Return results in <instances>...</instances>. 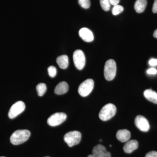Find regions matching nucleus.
Masks as SVG:
<instances>
[{"label":"nucleus","instance_id":"f03ea898","mask_svg":"<svg viewBox=\"0 0 157 157\" xmlns=\"http://www.w3.org/2000/svg\"><path fill=\"white\" fill-rule=\"evenodd\" d=\"M116 111L117 108L115 105L112 104H106L100 111L99 118L103 121L109 120L115 115Z\"/></svg>","mask_w":157,"mask_h":157},{"label":"nucleus","instance_id":"1a4fd4ad","mask_svg":"<svg viewBox=\"0 0 157 157\" xmlns=\"http://www.w3.org/2000/svg\"><path fill=\"white\" fill-rule=\"evenodd\" d=\"M135 124L137 128L143 132H148L150 129V125L146 118L141 115L136 117Z\"/></svg>","mask_w":157,"mask_h":157},{"label":"nucleus","instance_id":"c85d7f7f","mask_svg":"<svg viewBox=\"0 0 157 157\" xmlns=\"http://www.w3.org/2000/svg\"><path fill=\"white\" fill-rule=\"evenodd\" d=\"M87 157H94V156L93 155H88V156Z\"/></svg>","mask_w":157,"mask_h":157},{"label":"nucleus","instance_id":"b1692460","mask_svg":"<svg viewBox=\"0 0 157 157\" xmlns=\"http://www.w3.org/2000/svg\"><path fill=\"white\" fill-rule=\"evenodd\" d=\"M145 157H157V152L151 151L147 154Z\"/></svg>","mask_w":157,"mask_h":157},{"label":"nucleus","instance_id":"9b49d317","mask_svg":"<svg viewBox=\"0 0 157 157\" xmlns=\"http://www.w3.org/2000/svg\"><path fill=\"white\" fill-rule=\"evenodd\" d=\"M79 36L86 42H92L94 39V34L92 31L86 28H83L79 31Z\"/></svg>","mask_w":157,"mask_h":157},{"label":"nucleus","instance_id":"6e6552de","mask_svg":"<svg viewBox=\"0 0 157 157\" xmlns=\"http://www.w3.org/2000/svg\"><path fill=\"white\" fill-rule=\"evenodd\" d=\"M67 116L63 113H56L51 116L47 120V123L50 126L59 125L66 121Z\"/></svg>","mask_w":157,"mask_h":157},{"label":"nucleus","instance_id":"7c9ffc66","mask_svg":"<svg viewBox=\"0 0 157 157\" xmlns=\"http://www.w3.org/2000/svg\"><path fill=\"white\" fill-rule=\"evenodd\" d=\"M50 157L46 156V157Z\"/></svg>","mask_w":157,"mask_h":157},{"label":"nucleus","instance_id":"bb28decb","mask_svg":"<svg viewBox=\"0 0 157 157\" xmlns=\"http://www.w3.org/2000/svg\"><path fill=\"white\" fill-rule=\"evenodd\" d=\"M109 1L111 5L115 6L118 5V3H119L120 0H109Z\"/></svg>","mask_w":157,"mask_h":157},{"label":"nucleus","instance_id":"9d476101","mask_svg":"<svg viewBox=\"0 0 157 157\" xmlns=\"http://www.w3.org/2000/svg\"><path fill=\"white\" fill-rule=\"evenodd\" d=\"M92 155L94 157H111L110 153L107 151L106 147L101 144H98L94 147Z\"/></svg>","mask_w":157,"mask_h":157},{"label":"nucleus","instance_id":"2f4dec72","mask_svg":"<svg viewBox=\"0 0 157 157\" xmlns=\"http://www.w3.org/2000/svg\"></svg>","mask_w":157,"mask_h":157},{"label":"nucleus","instance_id":"f8f14e48","mask_svg":"<svg viewBox=\"0 0 157 157\" xmlns=\"http://www.w3.org/2000/svg\"><path fill=\"white\" fill-rule=\"evenodd\" d=\"M138 147V143L136 140H128L124 145L123 150L127 154L132 153L134 151L137 149Z\"/></svg>","mask_w":157,"mask_h":157},{"label":"nucleus","instance_id":"20e7f679","mask_svg":"<svg viewBox=\"0 0 157 157\" xmlns=\"http://www.w3.org/2000/svg\"><path fill=\"white\" fill-rule=\"evenodd\" d=\"M81 134L78 131L68 132L64 136V140L70 147L78 144L81 141Z\"/></svg>","mask_w":157,"mask_h":157},{"label":"nucleus","instance_id":"412c9836","mask_svg":"<svg viewBox=\"0 0 157 157\" xmlns=\"http://www.w3.org/2000/svg\"><path fill=\"white\" fill-rule=\"evenodd\" d=\"M79 5L85 9H88L90 6V0H78Z\"/></svg>","mask_w":157,"mask_h":157},{"label":"nucleus","instance_id":"dca6fc26","mask_svg":"<svg viewBox=\"0 0 157 157\" xmlns=\"http://www.w3.org/2000/svg\"><path fill=\"white\" fill-rule=\"evenodd\" d=\"M56 63L59 67L62 69H66L69 66V58L67 56H60L56 59Z\"/></svg>","mask_w":157,"mask_h":157},{"label":"nucleus","instance_id":"f3484780","mask_svg":"<svg viewBox=\"0 0 157 157\" xmlns=\"http://www.w3.org/2000/svg\"><path fill=\"white\" fill-rule=\"evenodd\" d=\"M147 5V0H137L135 4V11L138 13L143 12Z\"/></svg>","mask_w":157,"mask_h":157},{"label":"nucleus","instance_id":"4be33fe9","mask_svg":"<svg viewBox=\"0 0 157 157\" xmlns=\"http://www.w3.org/2000/svg\"><path fill=\"white\" fill-rule=\"evenodd\" d=\"M48 75L51 77H54L56 75L57 70L56 68L54 66H50L48 69Z\"/></svg>","mask_w":157,"mask_h":157},{"label":"nucleus","instance_id":"4468645a","mask_svg":"<svg viewBox=\"0 0 157 157\" xmlns=\"http://www.w3.org/2000/svg\"><path fill=\"white\" fill-rule=\"evenodd\" d=\"M69 90V86L66 82H59L55 89V93L57 95H62L67 92Z\"/></svg>","mask_w":157,"mask_h":157},{"label":"nucleus","instance_id":"f257e3e1","mask_svg":"<svg viewBox=\"0 0 157 157\" xmlns=\"http://www.w3.org/2000/svg\"><path fill=\"white\" fill-rule=\"evenodd\" d=\"M30 135V132L28 130H17L11 135L10 141L14 145H19L24 143L28 140Z\"/></svg>","mask_w":157,"mask_h":157},{"label":"nucleus","instance_id":"6ab92c4d","mask_svg":"<svg viewBox=\"0 0 157 157\" xmlns=\"http://www.w3.org/2000/svg\"><path fill=\"white\" fill-rule=\"evenodd\" d=\"M100 4L102 9L105 11H109L111 5L109 0H100Z\"/></svg>","mask_w":157,"mask_h":157},{"label":"nucleus","instance_id":"5701e85b","mask_svg":"<svg viewBox=\"0 0 157 157\" xmlns=\"http://www.w3.org/2000/svg\"><path fill=\"white\" fill-rule=\"evenodd\" d=\"M147 74H150V75H155L157 73V70L155 68H151L148 69L147 71Z\"/></svg>","mask_w":157,"mask_h":157},{"label":"nucleus","instance_id":"a211bd4d","mask_svg":"<svg viewBox=\"0 0 157 157\" xmlns=\"http://www.w3.org/2000/svg\"><path fill=\"white\" fill-rule=\"evenodd\" d=\"M36 89L38 95L39 97L44 95L47 90L46 85L44 83H40L37 85Z\"/></svg>","mask_w":157,"mask_h":157},{"label":"nucleus","instance_id":"c756f323","mask_svg":"<svg viewBox=\"0 0 157 157\" xmlns=\"http://www.w3.org/2000/svg\"><path fill=\"white\" fill-rule=\"evenodd\" d=\"M100 142H101V141H102V139H100Z\"/></svg>","mask_w":157,"mask_h":157},{"label":"nucleus","instance_id":"393cba45","mask_svg":"<svg viewBox=\"0 0 157 157\" xmlns=\"http://www.w3.org/2000/svg\"><path fill=\"white\" fill-rule=\"evenodd\" d=\"M149 64L151 66H156L157 65V59H151L149 61Z\"/></svg>","mask_w":157,"mask_h":157},{"label":"nucleus","instance_id":"cd10ccee","mask_svg":"<svg viewBox=\"0 0 157 157\" xmlns=\"http://www.w3.org/2000/svg\"><path fill=\"white\" fill-rule=\"evenodd\" d=\"M153 36L157 39V29L155 30Z\"/></svg>","mask_w":157,"mask_h":157},{"label":"nucleus","instance_id":"423d86ee","mask_svg":"<svg viewBox=\"0 0 157 157\" xmlns=\"http://www.w3.org/2000/svg\"><path fill=\"white\" fill-rule=\"evenodd\" d=\"M73 60L76 67L78 70H82L86 63L84 52L79 49L75 51L73 54Z\"/></svg>","mask_w":157,"mask_h":157},{"label":"nucleus","instance_id":"a878e982","mask_svg":"<svg viewBox=\"0 0 157 157\" xmlns=\"http://www.w3.org/2000/svg\"><path fill=\"white\" fill-rule=\"evenodd\" d=\"M152 11L154 13H157V0H155L152 7Z\"/></svg>","mask_w":157,"mask_h":157},{"label":"nucleus","instance_id":"2eb2a0df","mask_svg":"<svg viewBox=\"0 0 157 157\" xmlns=\"http://www.w3.org/2000/svg\"><path fill=\"white\" fill-rule=\"evenodd\" d=\"M144 97L149 101L157 104V93L151 89L145 90L144 92Z\"/></svg>","mask_w":157,"mask_h":157},{"label":"nucleus","instance_id":"aec40b11","mask_svg":"<svg viewBox=\"0 0 157 157\" xmlns=\"http://www.w3.org/2000/svg\"><path fill=\"white\" fill-rule=\"evenodd\" d=\"M124 11V8L120 5H116L113 8L112 13L113 15H117L120 14Z\"/></svg>","mask_w":157,"mask_h":157},{"label":"nucleus","instance_id":"39448f33","mask_svg":"<svg viewBox=\"0 0 157 157\" xmlns=\"http://www.w3.org/2000/svg\"><path fill=\"white\" fill-rule=\"evenodd\" d=\"M94 85V83L92 79H86L79 85L78 88V94L82 97L88 96L92 91Z\"/></svg>","mask_w":157,"mask_h":157},{"label":"nucleus","instance_id":"ddd939ff","mask_svg":"<svg viewBox=\"0 0 157 157\" xmlns=\"http://www.w3.org/2000/svg\"><path fill=\"white\" fill-rule=\"evenodd\" d=\"M116 137L121 142H127L131 137V133L127 129L120 130L117 133Z\"/></svg>","mask_w":157,"mask_h":157},{"label":"nucleus","instance_id":"7ed1b4c3","mask_svg":"<svg viewBox=\"0 0 157 157\" xmlns=\"http://www.w3.org/2000/svg\"><path fill=\"white\" fill-rule=\"evenodd\" d=\"M117 66L114 60L110 59L106 62L104 68V76L106 80H112L116 74Z\"/></svg>","mask_w":157,"mask_h":157},{"label":"nucleus","instance_id":"0eeeda50","mask_svg":"<svg viewBox=\"0 0 157 157\" xmlns=\"http://www.w3.org/2000/svg\"><path fill=\"white\" fill-rule=\"evenodd\" d=\"M25 105L22 101H17L13 104L10 110L8 116L10 119H14L23 112L25 109Z\"/></svg>","mask_w":157,"mask_h":157}]
</instances>
